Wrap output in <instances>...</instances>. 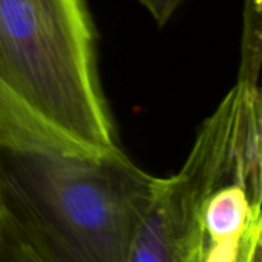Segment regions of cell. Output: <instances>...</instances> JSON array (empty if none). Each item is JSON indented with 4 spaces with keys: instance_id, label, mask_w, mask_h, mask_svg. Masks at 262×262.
I'll return each mask as SVG.
<instances>
[{
    "instance_id": "obj_3",
    "label": "cell",
    "mask_w": 262,
    "mask_h": 262,
    "mask_svg": "<svg viewBox=\"0 0 262 262\" xmlns=\"http://www.w3.org/2000/svg\"><path fill=\"white\" fill-rule=\"evenodd\" d=\"M250 124L233 91L203 123L183 167L157 178L135 229L127 262H204L209 241L203 226L207 198L227 184L244 187Z\"/></svg>"
},
{
    "instance_id": "obj_7",
    "label": "cell",
    "mask_w": 262,
    "mask_h": 262,
    "mask_svg": "<svg viewBox=\"0 0 262 262\" xmlns=\"http://www.w3.org/2000/svg\"><path fill=\"white\" fill-rule=\"evenodd\" d=\"M236 83H241V84L247 86V88H249V89L256 95V98L259 100V104H261V89H259V84H258V83H252V81L241 80V78H238V81H236ZM261 109H262V106H261ZM247 195H249L250 201H258V200L261 198V170H259V178H258V181H256L255 187H253Z\"/></svg>"
},
{
    "instance_id": "obj_4",
    "label": "cell",
    "mask_w": 262,
    "mask_h": 262,
    "mask_svg": "<svg viewBox=\"0 0 262 262\" xmlns=\"http://www.w3.org/2000/svg\"><path fill=\"white\" fill-rule=\"evenodd\" d=\"M259 213L261 207L252 204L239 184L232 183L215 190L203 210V226L209 246L243 236L250 220Z\"/></svg>"
},
{
    "instance_id": "obj_1",
    "label": "cell",
    "mask_w": 262,
    "mask_h": 262,
    "mask_svg": "<svg viewBox=\"0 0 262 262\" xmlns=\"http://www.w3.org/2000/svg\"><path fill=\"white\" fill-rule=\"evenodd\" d=\"M84 0H0V147L120 149Z\"/></svg>"
},
{
    "instance_id": "obj_6",
    "label": "cell",
    "mask_w": 262,
    "mask_h": 262,
    "mask_svg": "<svg viewBox=\"0 0 262 262\" xmlns=\"http://www.w3.org/2000/svg\"><path fill=\"white\" fill-rule=\"evenodd\" d=\"M138 2L146 8V11L152 15V18L160 26H164L184 0H138Z\"/></svg>"
},
{
    "instance_id": "obj_5",
    "label": "cell",
    "mask_w": 262,
    "mask_h": 262,
    "mask_svg": "<svg viewBox=\"0 0 262 262\" xmlns=\"http://www.w3.org/2000/svg\"><path fill=\"white\" fill-rule=\"evenodd\" d=\"M0 262H58L18 232L3 223L0 236Z\"/></svg>"
},
{
    "instance_id": "obj_2",
    "label": "cell",
    "mask_w": 262,
    "mask_h": 262,
    "mask_svg": "<svg viewBox=\"0 0 262 262\" xmlns=\"http://www.w3.org/2000/svg\"><path fill=\"white\" fill-rule=\"evenodd\" d=\"M155 183L121 149L0 147L3 223L58 262H127Z\"/></svg>"
},
{
    "instance_id": "obj_8",
    "label": "cell",
    "mask_w": 262,
    "mask_h": 262,
    "mask_svg": "<svg viewBox=\"0 0 262 262\" xmlns=\"http://www.w3.org/2000/svg\"><path fill=\"white\" fill-rule=\"evenodd\" d=\"M2 227H3V216H2V209H0V236H2Z\"/></svg>"
}]
</instances>
